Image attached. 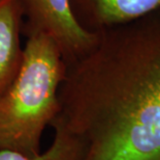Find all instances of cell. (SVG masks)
<instances>
[{
    "mask_svg": "<svg viewBox=\"0 0 160 160\" xmlns=\"http://www.w3.org/2000/svg\"><path fill=\"white\" fill-rule=\"evenodd\" d=\"M96 35L66 63L55 120L82 160H160V9Z\"/></svg>",
    "mask_w": 160,
    "mask_h": 160,
    "instance_id": "cell-1",
    "label": "cell"
},
{
    "mask_svg": "<svg viewBox=\"0 0 160 160\" xmlns=\"http://www.w3.org/2000/svg\"><path fill=\"white\" fill-rule=\"evenodd\" d=\"M21 67L0 95V151L39 154L46 128L59 114V88L66 63L57 44L28 31Z\"/></svg>",
    "mask_w": 160,
    "mask_h": 160,
    "instance_id": "cell-2",
    "label": "cell"
},
{
    "mask_svg": "<svg viewBox=\"0 0 160 160\" xmlns=\"http://www.w3.org/2000/svg\"><path fill=\"white\" fill-rule=\"evenodd\" d=\"M24 16L23 33L39 31L57 44L65 63L86 53L96 33L85 30L74 18L69 0H18Z\"/></svg>",
    "mask_w": 160,
    "mask_h": 160,
    "instance_id": "cell-3",
    "label": "cell"
},
{
    "mask_svg": "<svg viewBox=\"0 0 160 160\" xmlns=\"http://www.w3.org/2000/svg\"><path fill=\"white\" fill-rule=\"evenodd\" d=\"M78 23L96 33L160 9V0H69Z\"/></svg>",
    "mask_w": 160,
    "mask_h": 160,
    "instance_id": "cell-4",
    "label": "cell"
},
{
    "mask_svg": "<svg viewBox=\"0 0 160 160\" xmlns=\"http://www.w3.org/2000/svg\"><path fill=\"white\" fill-rule=\"evenodd\" d=\"M24 16L18 0H0V95L21 67Z\"/></svg>",
    "mask_w": 160,
    "mask_h": 160,
    "instance_id": "cell-5",
    "label": "cell"
},
{
    "mask_svg": "<svg viewBox=\"0 0 160 160\" xmlns=\"http://www.w3.org/2000/svg\"><path fill=\"white\" fill-rule=\"evenodd\" d=\"M54 129L52 144L46 151L35 156H27L19 152L2 150L0 160H82L84 147L76 135L69 132L58 121L51 125Z\"/></svg>",
    "mask_w": 160,
    "mask_h": 160,
    "instance_id": "cell-6",
    "label": "cell"
}]
</instances>
